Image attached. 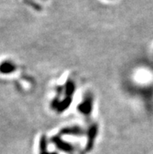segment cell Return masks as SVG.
<instances>
[{
    "label": "cell",
    "instance_id": "1",
    "mask_svg": "<svg viewBox=\"0 0 153 154\" xmlns=\"http://www.w3.org/2000/svg\"><path fill=\"white\" fill-rule=\"evenodd\" d=\"M94 108V97L91 93H87L78 104V111L84 117H89Z\"/></svg>",
    "mask_w": 153,
    "mask_h": 154
},
{
    "label": "cell",
    "instance_id": "2",
    "mask_svg": "<svg viewBox=\"0 0 153 154\" xmlns=\"http://www.w3.org/2000/svg\"><path fill=\"white\" fill-rule=\"evenodd\" d=\"M98 134H99V126L96 124H92L91 125H90L87 128V132H86L87 143H86L85 150L87 152L90 151L91 149L93 148Z\"/></svg>",
    "mask_w": 153,
    "mask_h": 154
},
{
    "label": "cell",
    "instance_id": "3",
    "mask_svg": "<svg viewBox=\"0 0 153 154\" xmlns=\"http://www.w3.org/2000/svg\"><path fill=\"white\" fill-rule=\"evenodd\" d=\"M86 132L84 129L79 125H70L66 127L63 128L60 131V135H71V136L81 137L85 136Z\"/></svg>",
    "mask_w": 153,
    "mask_h": 154
},
{
    "label": "cell",
    "instance_id": "4",
    "mask_svg": "<svg viewBox=\"0 0 153 154\" xmlns=\"http://www.w3.org/2000/svg\"><path fill=\"white\" fill-rule=\"evenodd\" d=\"M51 142L58 148L60 150L66 152H71L74 151V147L70 143H67L61 138L60 135H56L51 138Z\"/></svg>",
    "mask_w": 153,
    "mask_h": 154
},
{
    "label": "cell",
    "instance_id": "5",
    "mask_svg": "<svg viewBox=\"0 0 153 154\" xmlns=\"http://www.w3.org/2000/svg\"><path fill=\"white\" fill-rule=\"evenodd\" d=\"M17 70V65L11 61H5L1 65V73L3 74H10Z\"/></svg>",
    "mask_w": 153,
    "mask_h": 154
},
{
    "label": "cell",
    "instance_id": "6",
    "mask_svg": "<svg viewBox=\"0 0 153 154\" xmlns=\"http://www.w3.org/2000/svg\"><path fill=\"white\" fill-rule=\"evenodd\" d=\"M76 90V85L72 80H68L63 87V92H65L66 97L72 98Z\"/></svg>",
    "mask_w": 153,
    "mask_h": 154
}]
</instances>
